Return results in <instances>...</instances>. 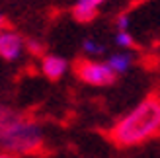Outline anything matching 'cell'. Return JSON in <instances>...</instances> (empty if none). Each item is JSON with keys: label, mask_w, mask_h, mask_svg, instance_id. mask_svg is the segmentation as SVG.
<instances>
[{"label": "cell", "mask_w": 160, "mask_h": 158, "mask_svg": "<svg viewBox=\"0 0 160 158\" xmlns=\"http://www.w3.org/2000/svg\"><path fill=\"white\" fill-rule=\"evenodd\" d=\"M26 49L31 51L33 55H41V53L45 51V49H43V45L39 43V41H35V39H28V41H26Z\"/></svg>", "instance_id": "11"}, {"label": "cell", "mask_w": 160, "mask_h": 158, "mask_svg": "<svg viewBox=\"0 0 160 158\" xmlns=\"http://www.w3.org/2000/svg\"><path fill=\"white\" fill-rule=\"evenodd\" d=\"M115 45L121 47V49H133L135 37L131 35V31H117L115 33Z\"/></svg>", "instance_id": "9"}, {"label": "cell", "mask_w": 160, "mask_h": 158, "mask_svg": "<svg viewBox=\"0 0 160 158\" xmlns=\"http://www.w3.org/2000/svg\"><path fill=\"white\" fill-rule=\"evenodd\" d=\"M103 2H108V0H76V4L72 6L74 20L80 22V23L92 22L96 16H98V10Z\"/></svg>", "instance_id": "6"}, {"label": "cell", "mask_w": 160, "mask_h": 158, "mask_svg": "<svg viewBox=\"0 0 160 158\" xmlns=\"http://www.w3.org/2000/svg\"><path fill=\"white\" fill-rule=\"evenodd\" d=\"M0 158H18V156L12 154V152H0Z\"/></svg>", "instance_id": "12"}, {"label": "cell", "mask_w": 160, "mask_h": 158, "mask_svg": "<svg viewBox=\"0 0 160 158\" xmlns=\"http://www.w3.org/2000/svg\"><path fill=\"white\" fill-rule=\"evenodd\" d=\"M115 27H117V31H129V27H131L129 14H119L115 20Z\"/></svg>", "instance_id": "10"}, {"label": "cell", "mask_w": 160, "mask_h": 158, "mask_svg": "<svg viewBox=\"0 0 160 158\" xmlns=\"http://www.w3.org/2000/svg\"><path fill=\"white\" fill-rule=\"evenodd\" d=\"M2 109H4V107H0V113H2Z\"/></svg>", "instance_id": "14"}, {"label": "cell", "mask_w": 160, "mask_h": 158, "mask_svg": "<svg viewBox=\"0 0 160 158\" xmlns=\"http://www.w3.org/2000/svg\"><path fill=\"white\" fill-rule=\"evenodd\" d=\"M76 76L88 86H96V88H103V86H111L115 82L113 70L108 67L106 61H96V59H82L76 62L74 67Z\"/></svg>", "instance_id": "3"}, {"label": "cell", "mask_w": 160, "mask_h": 158, "mask_svg": "<svg viewBox=\"0 0 160 158\" xmlns=\"http://www.w3.org/2000/svg\"><path fill=\"white\" fill-rule=\"evenodd\" d=\"M67 70H68V62L59 55H45L41 59V72L49 80H59L67 74Z\"/></svg>", "instance_id": "5"}, {"label": "cell", "mask_w": 160, "mask_h": 158, "mask_svg": "<svg viewBox=\"0 0 160 158\" xmlns=\"http://www.w3.org/2000/svg\"><path fill=\"white\" fill-rule=\"evenodd\" d=\"M106 62H108V67L113 70V74L119 76V74H125V72L131 70L133 57H131V53H127V51H119V53H111Z\"/></svg>", "instance_id": "7"}, {"label": "cell", "mask_w": 160, "mask_h": 158, "mask_svg": "<svg viewBox=\"0 0 160 158\" xmlns=\"http://www.w3.org/2000/svg\"><path fill=\"white\" fill-rule=\"evenodd\" d=\"M160 133V98L148 96L109 129V139L117 146H137Z\"/></svg>", "instance_id": "1"}, {"label": "cell", "mask_w": 160, "mask_h": 158, "mask_svg": "<svg viewBox=\"0 0 160 158\" xmlns=\"http://www.w3.org/2000/svg\"><path fill=\"white\" fill-rule=\"evenodd\" d=\"M4 27H6V20H4V16L0 14V31H2Z\"/></svg>", "instance_id": "13"}, {"label": "cell", "mask_w": 160, "mask_h": 158, "mask_svg": "<svg viewBox=\"0 0 160 158\" xmlns=\"http://www.w3.org/2000/svg\"><path fill=\"white\" fill-rule=\"evenodd\" d=\"M23 49H26V41L23 37L14 29H2L0 31V57L6 61H16L22 57Z\"/></svg>", "instance_id": "4"}, {"label": "cell", "mask_w": 160, "mask_h": 158, "mask_svg": "<svg viewBox=\"0 0 160 158\" xmlns=\"http://www.w3.org/2000/svg\"><path fill=\"white\" fill-rule=\"evenodd\" d=\"M0 146L12 154H33L43 146V129L28 117L8 109L0 113Z\"/></svg>", "instance_id": "2"}, {"label": "cell", "mask_w": 160, "mask_h": 158, "mask_svg": "<svg viewBox=\"0 0 160 158\" xmlns=\"http://www.w3.org/2000/svg\"><path fill=\"white\" fill-rule=\"evenodd\" d=\"M82 51L86 55H90V57H100V55L106 53V47H103L100 41H96V39H84Z\"/></svg>", "instance_id": "8"}]
</instances>
